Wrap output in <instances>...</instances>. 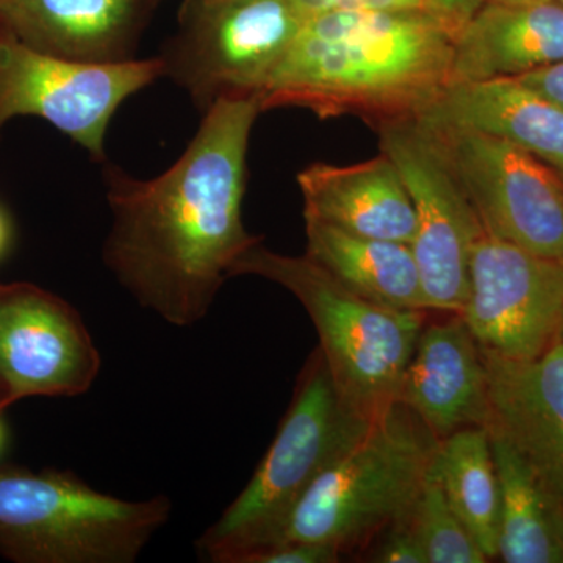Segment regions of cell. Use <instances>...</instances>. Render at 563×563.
Instances as JSON below:
<instances>
[{"instance_id": "f1b7e54d", "label": "cell", "mask_w": 563, "mask_h": 563, "mask_svg": "<svg viewBox=\"0 0 563 563\" xmlns=\"http://www.w3.org/2000/svg\"><path fill=\"white\" fill-rule=\"evenodd\" d=\"M485 3H498V5H520V3L544 2V0H484Z\"/></svg>"}, {"instance_id": "9a60e30c", "label": "cell", "mask_w": 563, "mask_h": 563, "mask_svg": "<svg viewBox=\"0 0 563 563\" xmlns=\"http://www.w3.org/2000/svg\"><path fill=\"white\" fill-rule=\"evenodd\" d=\"M152 0H0V22L46 54L80 63L133 60Z\"/></svg>"}, {"instance_id": "d4e9b609", "label": "cell", "mask_w": 563, "mask_h": 563, "mask_svg": "<svg viewBox=\"0 0 563 563\" xmlns=\"http://www.w3.org/2000/svg\"><path fill=\"white\" fill-rule=\"evenodd\" d=\"M296 2L301 5L307 18L331 10H422L440 14L429 0H296Z\"/></svg>"}, {"instance_id": "e0dca14e", "label": "cell", "mask_w": 563, "mask_h": 563, "mask_svg": "<svg viewBox=\"0 0 563 563\" xmlns=\"http://www.w3.org/2000/svg\"><path fill=\"white\" fill-rule=\"evenodd\" d=\"M561 60L562 3L484 2L455 35L451 84L517 79Z\"/></svg>"}, {"instance_id": "7a4b0ae2", "label": "cell", "mask_w": 563, "mask_h": 563, "mask_svg": "<svg viewBox=\"0 0 563 563\" xmlns=\"http://www.w3.org/2000/svg\"><path fill=\"white\" fill-rule=\"evenodd\" d=\"M457 31L432 11H322L307 18L255 96L262 111L410 120L451 84Z\"/></svg>"}, {"instance_id": "30bf717a", "label": "cell", "mask_w": 563, "mask_h": 563, "mask_svg": "<svg viewBox=\"0 0 563 563\" xmlns=\"http://www.w3.org/2000/svg\"><path fill=\"white\" fill-rule=\"evenodd\" d=\"M380 152L406 185L415 211L412 247L429 310L461 314L470 292V266L483 225L450 166L415 120L379 122Z\"/></svg>"}, {"instance_id": "5b68a950", "label": "cell", "mask_w": 563, "mask_h": 563, "mask_svg": "<svg viewBox=\"0 0 563 563\" xmlns=\"http://www.w3.org/2000/svg\"><path fill=\"white\" fill-rule=\"evenodd\" d=\"M168 496L125 501L73 472L0 468V554L20 563H133L172 518Z\"/></svg>"}, {"instance_id": "f546056e", "label": "cell", "mask_w": 563, "mask_h": 563, "mask_svg": "<svg viewBox=\"0 0 563 563\" xmlns=\"http://www.w3.org/2000/svg\"><path fill=\"white\" fill-rule=\"evenodd\" d=\"M7 407L9 406H7L5 402L0 401V453H2L3 443H5V428H3L2 412L7 409Z\"/></svg>"}, {"instance_id": "44dd1931", "label": "cell", "mask_w": 563, "mask_h": 563, "mask_svg": "<svg viewBox=\"0 0 563 563\" xmlns=\"http://www.w3.org/2000/svg\"><path fill=\"white\" fill-rule=\"evenodd\" d=\"M429 473L488 561L498 554L499 487L490 433L466 428L439 440Z\"/></svg>"}, {"instance_id": "4dcf8cb0", "label": "cell", "mask_w": 563, "mask_h": 563, "mask_svg": "<svg viewBox=\"0 0 563 563\" xmlns=\"http://www.w3.org/2000/svg\"><path fill=\"white\" fill-rule=\"evenodd\" d=\"M559 342L563 343V331H562L561 340H559Z\"/></svg>"}, {"instance_id": "4fadbf2b", "label": "cell", "mask_w": 563, "mask_h": 563, "mask_svg": "<svg viewBox=\"0 0 563 563\" xmlns=\"http://www.w3.org/2000/svg\"><path fill=\"white\" fill-rule=\"evenodd\" d=\"M483 351L485 428L499 433L563 507V343L532 361Z\"/></svg>"}, {"instance_id": "277c9868", "label": "cell", "mask_w": 563, "mask_h": 563, "mask_svg": "<svg viewBox=\"0 0 563 563\" xmlns=\"http://www.w3.org/2000/svg\"><path fill=\"white\" fill-rule=\"evenodd\" d=\"M244 274L280 285L302 303L333 383L358 412L376 420L396 402L424 312L368 301L307 255L277 254L261 242L233 265L232 277Z\"/></svg>"}, {"instance_id": "603a6c76", "label": "cell", "mask_w": 563, "mask_h": 563, "mask_svg": "<svg viewBox=\"0 0 563 563\" xmlns=\"http://www.w3.org/2000/svg\"><path fill=\"white\" fill-rule=\"evenodd\" d=\"M342 555L343 551L333 544L285 542L252 551L240 563H335Z\"/></svg>"}, {"instance_id": "3957f363", "label": "cell", "mask_w": 563, "mask_h": 563, "mask_svg": "<svg viewBox=\"0 0 563 563\" xmlns=\"http://www.w3.org/2000/svg\"><path fill=\"white\" fill-rule=\"evenodd\" d=\"M373 422L344 398L318 347L299 374L290 407L261 465L196 543L201 558L240 563L272 543L303 493Z\"/></svg>"}, {"instance_id": "ac0fdd59", "label": "cell", "mask_w": 563, "mask_h": 563, "mask_svg": "<svg viewBox=\"0 0 563 563\" xmlns=\"http://www.w3.org/2000/svg\"><path fill=\"white\" fill-rule=\"evenodd\" d=\"M415 120L509 141L563 176V110L518 79L454 81Z\"/></svg>"}, {"instance_id": "ba28073f", "label": "cell", "mask_w": 563, "mask_h": 563, "mask_svg": "<svg viewBox=\"0 0 563 563\" xmlns=\"http://www.w3.org/2000/svg\"><path fill=\"white\" fill-rule=\"evenodd\" d=\"M162 77L161 57L109 65L66 60L29 46L0 22V132L14 118H41L106 163L114 113Z\"/></svg>"}, {"instance_id": "52a82bcc", "label": "cell", "mask_w": 563, "mask_h": 563, "mask_svg": "<svg viewBox=\"0 0 563 563\" xmlns=\"http://www.w3.org/2000/svg\"><path fill=\"white\" fill-rule=\"evenodd\" d=\"M307 20L296 0H191L161 55L199 109L228 96L255 95Z\"/></svg>"}, {"instance_id": "2e32d148", "label": "cell", "mask_w": 563, "mask_h": 563, "mask_svg": "<svg viewBox=\"0 0 563 563\" xmlns=\"http://www.w3.org/2000/svg\"><path fill=\"white\" fill-rule=\"evenodd\" d=\"M298 185L303 218L369 239L413 242L412 201L395 163L383 152L355 165L313 163L299 173Z\"/></svg>"}, {"instance_id": "4316f807", "label": "cell", "mask_w": 563, "mask_h": 563, "mask_svg": "<svg viewBox=\"0 0 563 563\" xmlns=\"http://www.w3.org/2000/svg\"><path fill=\"white\" fill-rule=\"evenodd\" d=\"M429 2L443 18L461 29L481 9L484 0H429Z\"/></svg>"}, {"instance_id": "d6986e66", "label": "cell", "mask_w": 563, "mask_h": 563, "mask_svg": "<svg viewBox=\"0 0 563 563\" xmlns=\"http://www.w3.org/2000/svg\"><path fill=\"white\" fill-rule=\"evenodd\" d=\"M303 220L307 257L347 290L388 309L429 310L410 244L355 235L313 218Z\"/></svg>"}, {"instance_id": "8992f818", "label": "cell", "mask_w": 563, "mask_h": 563, "mask_svg": "<svg viewBox=\"0 0 563 563\" xmlns=\"http://www.w3.org/2000/svg\"><path fill=\"white\" fill-rule=\"evenodd\" d=\"M437 443L407 407L391 404L310 485L269 544L328 543L343 554L363 547L410 512Z\"/></svg>"}, {"instance_id": "1f68e13d", "label": "cell", "mask_w": 563, "mask_h": 563, "mask_svg": "<svg viewBox=\"0 0 563 563\" xmlns=\"http://www.w3.org/2000/svg\"><path fill=\"white\" fill-rule=\"evenodd\" d=\"M558 2H559V3H562V5H563V0H558Z\"/></svg>"}, {"instance_id": "5bb4252c", "label": "cell", "mask_w": 563, "mask_h": 563, "mask_svg": "<svg viewBox=\"0 0 563 563\" xmlns=\"http://www.w3.org/2000/svg\"><path fill=\"white\" fill-rule=\"evenodd\" d=\"M396 402L407 407L437 440L487 424L483 351L461 314L422 328Z\"/></svg>"}, {"instance_id": "8fae6325", "label": "cell", "mask_w": 563, "mask_h": 563, "mask_svg": "<svg viewBox=\"0 0 563 563\" xmlns=\"http://www.w3.org/2000/svg\"><path fill=\"white\" fill-rule=\"evenodd\" d=\"M461 317L484 350L515 361L540 357L563 331V261L484 233L473 250Z\"/></svg>"}, {"instance_id": "6da1fadb", "label": "cell", "mask_w": 563, "mask_h": 563, "mask_svg": "<svg viewBox=\"0 0 563 563\" xmlns=\"http://www.w3.org/2000/svg\"><path fill=\"white\" fill-rule=\"evenodd\" d=\"M179 161L136 179L102 163L111 211L102 258L143 309L176 328L202 321L236 261L261 242L243 224L255 95L228 96L203 111Z\"/></svg>"}, {"instance_id": "cb8c5ba5", "label": "cell", "mask_w": 563, "mask_h": 563, "mask_svg": "<svg viewBox=\"0 0 563 563\" xmlns=\"http://www.w3.org/2000/svg\"><path fill=\"white\" fill-rule=\"evenodd\" d=\"M373 562L380 563H428L424 551L406 517L384 532L383 542L374 551Z\"/></svg>"}, {"instance_id": "ffe728a7", "label": "cell", "mask_w": 563, "mask_h": 563, "mask_svg": "<svg viewBox=\"0 0 563 563\" xmlns=\"http://www.w3.org/2000/svg\"><path fill=\"white\" fill-rule=\"evenodd\" d=\"M499 487L498 554L506 563H563V507L499 433L490 431Z\"/></svg>"}, {"instance_id": "83f0119b", "label": "cell", "mask_w": 563, "mask_h": 563, "mask_svg": "<svg viewBox=\"0 0 563 563\" xmlns=\"http://www.w3.org/2000/svg\"><path fill=\"white\" fill-rule=\"evenodd\" d=\"M10 236L11 228L9 218H7V214L0 209V257L5 254L7 247H9Z\"/></svg>"}, {"instance_id": "484cf974", "label": "cell", "mask_w": 563, "mask_h": 563, "mask_svg": "<svg viewBox=\"0 0 563 563\" xmlns=\"http://www.w3.org/2000/svg\"><path fill=\"white\" fill-rule=\"evenodd\" d=\"M517 79L563 110V60L532 70Z\"/></svg>"}, {"instance_id": "7402d4cb", "label": "cell", "mask_w": 563, "mask_h": 563, "mask_svg": "<svg viewBox=\"0 0 563 563\" xmlns=\"http://www.w3.org/2000/svg\"><path fill=\"white\" fill-rule=\"evenodd\" d=\"M406 521L424 551L428 563H485L483 548L474 539L442 488L428 473Z\"/></svg>"}, {"instance_id": "7c38bea8", "label": "cell", "mask_w": 563, "mask_h": 563, "mask_svg": "<svg viewBox=\"0 0 563 563\" xmlns=\"http://www.w3.org/2000/svg\"><path fill=\"white\" fill-rule=\"evenodd\" d=\"M101 352L70 303L32 284H0V401L85 395Z\"/></svg>"}, {"instance_id": "9c48e42d", "label": "cell", "mask_w": 563, "mask_h": 563, "mask_svg": "<svg viewBox=\"0 0 563 563\" xmlns=\"http://www.w3.org/2000/svg\"><path fill=\"white\" fill-rule=\"evenodd\" d=\"M484 232L563 261V176L509 141L420 121Z\"/></svg>"}]
</instances>
